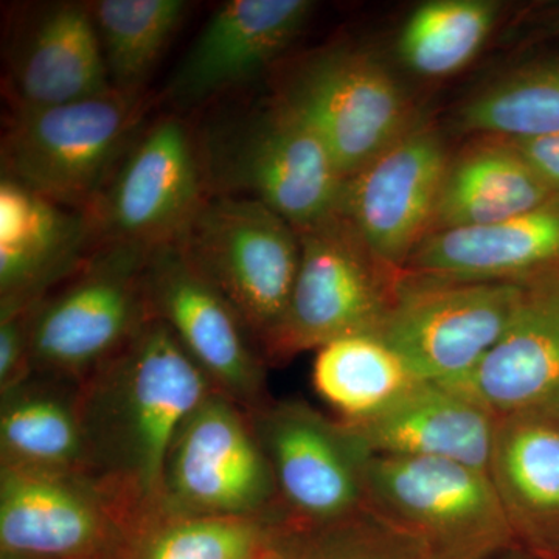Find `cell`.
Instances as JSON below:
<instances>
[{
  "label": "cell",
  "instance_id": "cell-17",
  "mask_svg": "<svg viewBox=\"0 0 559 559\" xmlns=\"http://www.w3.org/2000/svg\"><path fill=\"white\" fill-rule=\"evenodd\" d=\"M7 60L13 110L51 108L114 91L90 2L33 5L16 22Z\"/></svg>",
  "mask_w": 559,
  "mask_h": 559
},
{
  "label": "cell",
  "instance_id": "cell-10",
  "mask_svg": "<svg viewBox=\"0 0 559 559\" xmlns=\"http://www.w3.org/2000/svg\"><path fill=\"white\" fill-rule=\"evenodd\" d=\"M209 197L197 127L168 110L143 127L87 210L92 248L171 245Z\"/></svg>",
  "mask_w": 559,
  "mask_h": 559
},
{
  "label": "cell",
  "instance_id": "cell-32",
  "mask_svg": "<svg viewBox=\"0 0 559 559\" xmlns=\"http://www.w3.org/2000/svg\"><path fill=\"white\" fill-rule=\"evenodd\" d=\"M502 139V138H499ZM555 197H559V132L536 138L503 139Z\"/></svg>",
  "mask_w": 559,
  "mask_h": 559
},
{
  "label": "cell",
  "instance_id": "cell-5",
  "mask_svg": "<svg viewBox=\"0 0 559 559\" xmlns=\"http://www.w3.org/2000/svg\"><path fill=\"white\" fill-rule=\"evenodd\" d=\"M148 103L116 91L51 108L13 110L2 176L87 212L145 127Z\"/></svg>",
  "mask_w": 559,
  "mask_h": 559
},
{
  "label": "cell",
  "instance_id": "cell-9",
  "mask_svg": "<svg viewBox=\"0 0 559 559\" xmlns=\"http://www.w3.org/2000/svg\"><path fill=\"white\" fill-rule=\"evenodd\" d=\"M162 516L283 522L274 474L248 411L223 393H210L176 430Z\"/></svg>",
  "mask_w": 559,
  "mask_h": 559
},
{
  "label": "cell",
  "instance_id": "cell-11",
  "mask_svg": "<svg viewBox=\"0 0 559 559\" xmlns=\"http://www.w3.org/2000/svg\"><path fill=\"white\" fill-rule=\"evenodd\" d=\"M527 288L403 271L377 336L419 381L452 384L468 374L502 337Z\"/></svg>",
  "mask_w": 559,
  "mask_h": 559
},
{
  "label": "cell",
  "instance_id": "cell-37",
  "mask_svg": "<svg viewBox=\"0 0 559 559\" xmlns=\"http://www.w3.org/2000/svg\"><path fill=\"white\" fill-rule=\"evenodd\" d=\"M278 559H286L285 551H283V547H282V536H280V557H278Z\"/></svg>",
  "mask_w": 559,
  "mask_h": 559
},
{
  "label": "cell",
  "instance_id": "cell-23",
  "mask_svg": "<svg viewBox=\"0 0 559 559\" xmlns=\"http://www.w3.org/2000/svg\"><path fill=\"white\" fill-rule=\"evenodd\" d=\"M0 466L87 474L79 384L32 374L0 392Z\"/></svg>",
  "mask_w": 559,
  "mask_h": 559
},
{
  "label": "cell",
  "instance_id": "cell-12",
  "mask_svg": "<svg viewBox=\"0 0 559 559\" xmlns=\"http://www.w3.org/2000/svg\"><path fill=\"white\" fill-rule=\"evenodd\" d=\"M274 474L283 525L322 527L366 509L369 452L341 423L299 400L248 412Z\"/></svg>",
  "mask_w": 559,
  "mask_h": 559
},
{
  "label": "cell",
  "instance_id": "cell-27",
  "mask_svg": "<svg viewBox=\"0 0 559 559\" xmlns=\"http://www.w3.org/2000/svg\"><path fill=\"white\" fill-rule=\"evenodd\" d=\"M495 0H432L423 3L400 33L399 57L412 72L447 76L474 60L499 17Z\"/></svg>",
  "mask_w": 559,
  "mask_h": 559
},
{
  "label": "cell",
  "instance_id": "cell-35",
  "mask_svg": "<svg viewBox=\"0 0 559 559\" xmlns=\"http://www.w3.org/2000/svg\"><path fill=\"white\" fill-rule=\"evenodd\" d=\"M538 554L544 555L547 559H559V540L554 546H550L549 549L538 551Z\"/></svg>",
  "mask_w": 559,
  "mask_h": 559
},
{
  "label": "cell",
  "instance_id": "cell-15",
  "mask_svg": "<svg viewBox=\"0 0 559 559\" xmlns=\"http://www.w3.org/2000/svg\"><path fill=\"white\" fill-rule=\"evenodd\" d=\"M450 162L440 132L417 123L347 179L341 215L390 270L404 271L432 230Z\"/></svg>",
  "mask_w": 559,
  "mask_h": 559
},
{
  "label": "cell",
  "instance_id": "cell-36",
  "mask_svg": "<svg viewBox=\"0 0 559 559\" xmlns=\"http://www.w3.org/2000/svg\"><path fill=\"white\" fill-rule=\"evenodd\" d=\"M0 559H39V558L28 557V555L10 554V551H0Z\"/></svg>",
  "mask_w": 559,
  "mask_h": 559
},
{
  "label": "cell",
  "instance_id": "cell-31",
  "mask_svg": "<svg viewBox=\"0 0 559 559\" xmlns=\"http://www.w3.org/2000/svg\"><path fill=\"white\" fill-rule=\"evenodd\" d=\"M35 308L0 318V392L32 377V331Z\"/></svg>",
  "mask_w": 559,
  "mask_h": 559
},
{
  "label": "cell",
  "instance_id": "cell-29",
  "mask_svg": "<svg viewBox=\"0 0 559 559\" xmlns=\"http://www.w3.org/2000/svg\"><path fill=\"white\" fill-rule=\"evenodd\" d=\"M282 527L267 520L162 516L139 536L128 559H248L271 546Z\"/></svg>",
  "mask_w": 559,
  "mask_h": 559
},
{
  "label": "cell",
  "instance_id": "cell-28",
  "mask_svg": "<svg viewBox=\"0 0 559 559\" xmlns=\"http://www.w3.org/2000/svg\"><path fill=\"white\" fill-rule=\"evenodd\" d=\"M460 131L520 139L559 132V62L516 70L459 110Z\"/></svg>",
  "mask_w": 559,
  "mask_h": 559
},
{
  "label": "cell",
  "instance_id": "cell-13",
  "mask_svg": "<svg viewBox=\"0 0 559 559\" xmlns=\"http://www.w3.org/2000/svg\"><path fill=\"white\" fill-rule=\"evenodd\" d=\"M87 474L0 466V551L39 559H128L145 530Z\"/></svg>",
  "mask_w": 559,
  "mask_h": 559
},
{
  "label": "cell",
  "instance_id": "cell-21",
  "mask_svg": "<svg viewBox=\"0 0 559 559\" xmlns=\"http://www.w3.org/2000/svg\"><path fill=\"white\" fill-rule=\"evenodd\" d=\"M344 425L369 454L450 460L488 473L498 418L450 388L419 382L374 417Z\"/></svg>",
  "mask_w": 559,
  "mask_h": 559
},
{
  "label": "cell",
  "instance_id": "cell-14",
  "mask_svg": "<svg viewBox=\"0 0 559 559\" xmlns=\"http://www.w3.org/2000/svg\"><path fill=\"white\" fill-rule=\"evenodd\" d=\"M145 283L151 316L171 330L216 392L248 412L271 400L267 364L237 312L191 270L173 242L151 250Z\"/></svg>",
  "mask_w": 559,
  "mask_h": 559
},
{
  "label": "cell",
  "instance_id": "cell-33",
  "mask_svg": "<svg viewBox=\"0 0 559 559\" xmlns=\"http://www.w3.org/2000/svg\"><path fill=\"white\" fill-rule=\"evenodd\" d=\"M491 559H547L544 555L538 554V551L528 549L525 546L513 547V549L503 551V554L498 555V557Z\"/></svg>",
  "mask_w": 559,
  "mask_h": 559
},
{
  "label": "cell",
  "instance_id": "cell-8",
  "mask_svg": "<svg viewBox=\"0 0 559 559\" xmlns=\"http://www.w3.org/2000/svg\"><path fill=\"white\" fill-rule=\"evenodd\" d=\"M299 235V274L285 319L264 352L266 364L341 337L377 334L403 274L381 263L341 213Z\"/></svg>",
  "mask_w": 559,
  "mask_h": 559
},
{
  "label": "cell",
  "instance_id": "cell-3",
  "mask_svg": "<svg viewBox=\"0 0 559 559\" xmlns=\"http://www.w3.org/2000/svg\"><path fill=\"white\" fill-rule=\"evenodd\" d=\"M173 245L237 312L263 358L296 286L299 231L263 202L209 197Z\"/></svg>",
  "mask_w": 559,
  "mask_h": 559
},
{
  "label": "cell",
  "instance_id": "cell-34",
  "mask_svg": "<svg viewBox=\"0 0 559 559\" xmlns=\"http://www.w3.org/2000/svg\"><path fill=\"white\" fill-rule=\"evenodd\" d=\"M282 532H283V527H282ZM282 532H280L277 539H275L274 543L271 544V546H267L266 549L257 551L255 555H252V557H250L248 559H278V557H280V536H282Z\"/></svg>",
  "mask_w": 559,
  "mask_h": 559
},
{
  "label": "cell",
  "instance_id": "cell-25",
  "mask_svg": "<svg viewBox=\"0 0 559 559\" xmlns=\"http://www.w3.org/2000/svg\"><path fill=\"white\" fill-rule=\"evenodd\" d=\"M417 377L377 334L341 337L318 349L312 385L342 423L374 417L403 399Z\"/></svg>",
  "mask_w": 559,
  "mask_h": 559
},
{
  "label": "cell",
  "instance_id": "cell-2",
  "mask_svg": "<svg viewBox=\"0 0 559 559\" xmlns=\"http://www.w3.org/2000/svg\"><path fill=\"white\" fill-rule=\"evenodd\" d=\"M197 132L210 197L263 202L297 231L340 215L347 178L310 124L272 95L216 110Z\"/></svg>",
  "mask_w": 559,
  "mask_h": 559
},
{
  "label": "cell",
  "instance_id": "cell-20",
  "mask_svg": "<svg viewBox=\"0 0 559 559\" xmlns=\"http://www.w3.org/2000/svg\"><path fill=\"white\" fill-rule=\"evenodd\" d=\"M404 271L525 286L559 278V197L516 218L430 231Z\"/></svg>",
  "mask_w": 559,
  "mask_h": 559
},
{
  "label": "cell",
  "instance_id": "cell-18",
  "mask_svg": "<svg viewBox=\"0 0 559 559\" xmlns=\"http://www.w3.org/2000/svg\"><path fill=\"white\" fill-rule=\"evenodd\" d=\"M444 388L496 418H559V278L530 285L502 337L468 374Z\"/></svg>",
  "mask_w": 559,
  "mask_h": 559
},
{
  "label": "cell",
  "instance_id": "cell-1",
  "mask_svg": "<svg viewBox=\"0 0 559 559\" xmlns=\"http://www.w3.org/2000/svg\"><path fill=\"white\" fill-rule=\"evenodd\" d=\"M213 392L157 319L79 384L87 476L127 503L146 528L162 516L165 460L176 430Z\"/></svg>",
  "mask_w": 559,
  "mask_h": 559
},
{
  "label": "cell",
  "instance_id": "cell-22",
  "mask_svg": "<svg viewBox=\"0 0 559 559\" xmlns=\"http://www.w3.org/2000/svg\"><path fill=\"white\" fill-rule=\"evenodd\" d=\"M522 546L559 540V418H498L488 468Z\"/></svg>",
  "mask_w": 559,
  "mask_h": 559
},
{
  "label": "cell",
  "instance_id": "cell-30",
  "mask_svg": "<svg viewBox=\"0 0 559 559\" xmlns=\"http://www.w3.org/2000/svg\"><path fill=\"white\" fill-rule=\"evenodd\" d=\"M282 547L286 559H429L418 543L369 509L322 527H283Z\"/></svg>",
  "mask_w": 559,
  "mask_h": 559
},
{
  "label": "cell",
  "instance_id": "cell-4",
  "mask_svg": "<svg viewBox=\"0 0 559 559\" xmlns=\"http://www.w3.org/2000/svg\"><path fill=\"white\" fill-rule=\"evenodd\" d=\"M366 509L429 559H491L522 546L487 471L450 460L370 454Z\"/></svg>",
  "mask_w": 559,
  "mask_h": 559
},
{
  "label": "cell",
  "instance_id": "cell-24",
  "mask_svg": "<svg viewBox=\"0 0 559 559\" xmlns=\"http://www.w3.org/2000/svg\"><path fill=\"white\" fill-rule=\"evenodd\" d=\"M554 198L506 140L484 138L450 162L430 231L516 218Z\"/></svg>",
  "mask_w": 559,
  "mask_h": 559
},
{
  "label": "cell",
  "instance_id": "cell-7",
  "mask_svg": "<svg viewBox=\"0 0 559 559\" xmlns=\"http://www.w3.org/2000/svg\"><path fill=\"white\" fill-rule=\"evenodd\" d=\"M151 250L102 246L36 304L32 374L80 384L153 319L145 267Z\"/></svg>",
  "mask_w": 559,
  "mask_h": 559
},
{
  "label": "cell",
  "instance_id": "cell-26",
  "mask_svg": "<svg viewBox=\"0 0 559 559\" xmlns=\"http://www.w3.org/2000/svg\"><path fill=\"white\" fill-rule=\"evenodd\" d=\"M110 87L145 97L157 62L186 20L183 0H98L90 2Z\"/></svg>",
  "mask_w": 559,
  "mask_h": 559
},
{
  "label": "cell",
  "instance_id": "cell-16",
  "mask_svg": "<svg viewBox=\"0 0 559 559\" xmlns=\"http://www.w3.org/2000/svg\"><path fill=\"white\" fill-rule=\"evenodd\" d=\"M314 9L310 0L221 3L173 70L162 100L183 116L242 90L277 68Z\"/></svg>",
  "mask_w": 559,
  "mask_h": 559
},
{
  "label": "cell",
  "instance_id": "cell-6",
  "mask_svg": "<svg viewBox=\"0 0 559 559\" xmlns=\"http://www.w3.org/2000/svg\"><path fill=\"white\" fill-rule=\"evenodd\" d=\"M271 95L310 124L347 179L418 123L389 66L345 44L301 58L280 73Z\"/></svg>",
  "mask_w": 559,
  "mask_h": 559
},
{
  "label": "cell",
  "instance_id": "cell-19",
  "mask_svg": "<svg viewBox=\"0 0 559 559\" xmlns=\"http://www.w3.org/2000/svg\"><path fill=\"white\" fill-rule=\"evenodd\" d=\"M90 218L16 180L0 179V318L27 310L91 255Z\"/></svg>",
  "mask_w": 559,
  "mask_h": 559
}]
</instances>
